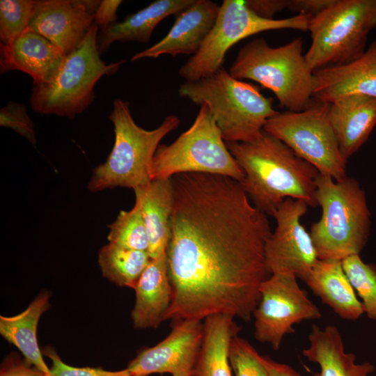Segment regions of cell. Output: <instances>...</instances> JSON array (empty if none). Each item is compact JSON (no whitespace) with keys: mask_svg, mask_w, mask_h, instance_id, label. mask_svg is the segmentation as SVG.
<instances>
[{"mask_svg":"<svg viewBox=\"0 0 376 376\" xmlns=\"http://www.w3.org/2000/svg\"><path fill=\"white\" fill-rule=\"evenodd\" d=\"M109 228L107 239L109 243L125 249L148 252V236L137 200L135 199L134 205L131 210H121Z\"/></svg>","mask_w":376,"mask_h":376,"instance_id":"obj_28","label":"cell"},{"mask_svg":"<svg viewBox=\"0 0 376 376\" xmlns=\"http://www.w3.org/2000/svg\"><path fill=\"white\" fill-rule=\"evenodd\" d=\"M185 173L230 177L238 182L244 173L228 149L208 107L200 106L191 127L170 145L160 144L155 154L152 180Z\"/></svg>","mask_w":376,"mask_h":376,"instance_id":"obj_9","label":"cell"},{"mask_svg":"<svg viewBox=\"0 0 376 376\" xmlns=\"http://www.w3.org/2000/svg\"><path fill=\"white\" fill-rule=\"evenodd\" d=\"M244 3L256 15L267 19H274L277 13L288 6V0H244Z\"/></svg>","mask_w":376,"mask_h":376,"instance_id":"obj_35","label":"cell"},{"mask_svg":"<svg viewBox=\"0 0 376 376\" xmlns=\"http://www.w3.org/2000/svg\"><path fill=\"white\" fill-rule=\"evenodd\" d=\"M308 339L309 345L302 354L319 365L320 371L314 376H369L375 371L373 363H357L356 356L345 352L341 334L334 325L321 328L313 324Z\"/></svg>","mask_w":376,"mask_h":376,"instance_id":"obj_21","label":"cell"},{"mask_svg":"<svg viewBox=\"0 0 376 376\" xmlns=\"http://www.w3.org/2000/svg\"><path fill=\"white\" fill-rule=\"evenodd\" d=\"M180 97L206 104L225 142L250 143L262 134L267 120L278 111L274 99L253 84L232 77L223 67L178 88Z\"/></svg>","mask_w":376,"mask_h":376,"instance_id":"obj_4","label":"cell"},{"mask_svg":"<svg viewBox=\"0 0 376 376\" xmlns=\"http://www.w3.org/2000/svg\"><path fill=\"white\" fill-rule=\"evenodd\" d=\"M194 0H157L138 12L127 15L102 30L97 36L100 54L107 50L115 42L146 43L157 24L171 15H176L194 3Z\"/></svg>","mask_w":376,"mask_h":376,"instance_id":"obj_24","label":"cell"},{"mask_svg":"<svg viewBox=\"0 0 376 376\" xmlns=\"http://www.w3.org/2000/svg\"><path fill=\"white\" fill-rule=\"evenodd\" d=\"M50 294L43 290L22 313L10 317L0 316V334L14 345L29 364L52 376L38 346L37 327L42 315L50 307Z\"/></svg>","mask_w":376,"mask_h":376,"instance_id":"obj_25","label":"cell"},{"mask_svg":"<svg viewBox=\"0 0 376 376\" xmlns=\"http://www.w3.org/2000/svg\"><path fill=\"white\" fill-rule=\"evenodd\" d=\"M260 300L255 308L254 336L260 343L279 350L283 338L295 332L293 325L304 320L319 319V308L288 274H273L259 288Z\"/></svg>","mask_w":376,"mask_h":376,"instance_id":"obj_12","label":"cell"},{"mask_svg":"<svg viewBox=\"0 0 376 376\" xmlns=\"http://www.w3.org/2000/svg\"><path fill=\"white\" fill-rule=\"evenodd\" d=\"M131 318L135 329L157 328L164 321L172 298L166 255L151 259L135 288Z\"/></svg>","mask_w":376,"mask_h":376,"instance_id":"obj_20","label":"cell"},{"mask_svg":"<svg viewBox=\"0 0 376 376\" xmlns=\"http://www.w3.org/2000/svg\"><path fill=\"white\" fill-rule=\"evenodd\" d=\"M375 27L376 0H334L309 22L308 66L314 72L357 60Z\"/></svg>","mask_w":376,"mask_h":376,"instance_id":"obj_8","label":"cell"},{"mask_svg":"<svg viewBox=\"0 0 376 376\" xmlns=\"http://www.w3.org/2000/svg\"><path fill=\"white\" fill-rule=\"evenodd\" d=\"M120 0L101 1L95 14L94 24L102 30L116 22V12L122 3Z\"/></svg>","mask_w":376,"mask_h":376,"instance_id":"obj_36","label":"cell"},{"mask_svg":"<svg viewBox=\"0 0 376 376\" xmlns=\"http://www.w3.org/2000/svg\"><path fill=\"white\" fill-rule=\"evenodd\" d=\"M0 376H50L22 359L16 353H11L3 359Z\"/></svg>","mask_w":376,"mask_h":376,"instance_id":"obj_34","label":"cell"},{"mask_svg":"<svg viewBox=\"0 0 376 376\" xmlns=\"http://www.w3.org/2000/svg\"><path fill=\"white\" fill-rule=\"evenodd\" d=\"M97 41V26L94 24L80 45L65 56L52 81L33 82L30 104L35 112L72 119L88 108L99 79L113 75L126 62L107 64L100 58Z\"/></svg>","mask_w":376,"mask_h":376,"instance_id":"obj_7","label":"cell"},{"mask_svg":"<svg viewBox=\"0 0 376 376\" xmlns=\"http://www.w3.org/2000/svg\"><path fill=\"white\" fill-rule=\"evenodd\" d=\"M36 1H0V39L8 44L25 32L33 15Z\"/></svg>","mask_w":376,"mask_h":376,"instance_id":"obj_30","label":"cell"},{"mask_svg":"<svg viewBox=\"0 0 376 376\" xmlns=\"http://www.w3.org/2000/svg\"><path fill=\"white\" fill-rule=\"evenodd\" d=\"M100 1L36 0L27 30L44 36L67 56L80 45L94 24Z\"/></svg>","mask_w":376,"mask_h":376,"instance_id":"obj_15","label":"cell"},{"mask_svg":"<svg viewBox=\"0 0 376 376\" xmlns=\"http://www.w3.org/2000/svg\"><path fill=\"white\" fill-rule=\"evenodd\" d=\"M261 361L266 367L269 376H301L290 366L276 362L268 357L261 356Z\"/></svg>","mask_w":376,"mask_h":376,"instance_id":"obj_38","label":"cell"},{"mask_svg":"<svg viewBox=\"0 0 376 376\" xmlns=\"http://www.w3.org/2000/svg\"><path fill=\"white\" fill-rule=\"evenodd\" d=\"M328 117L343 158L352 157L376 125V97L354 93L329 103Z\"/></svg>","mask_w":376,"mask_h":376,"instance_id":"obj_18","label":"cell"},{"mask_svg":"<svg viewBox=\"0 0 376 376\" xmlns=\"http://www.w3.org/2000/svg\"><path fill=\"white\" fill-rule=\"evenodd\" d=\"M316 186L315 200L322 214L309 233L319 260L342 261L359 255L370 228V212L364 190L353 178L336 180L320 173Z\"/></svg>","mask_w":376,"mask_h":376,"instance_id":"obj_3","label":"cell"},{"mask_svg":"<svg viewBox=\"0 0 376 376\" xmlns=\"http://www.w3.org/2000/svg\"><path fill=\"white\" fill-rule=\"evenodd\" d=\"M109 119L113 125L114 144L106 162L94 168L88 189L97 192L119 187L134 190L148 184L159 143L179 126L180 118L170 114L157 128L146 130L134 122L129 102L116 99Z\"/></svg>","mask_w":376,"mask_h":376,"instance_id":"obj_6","label":"cell"},{"mask_svg":"<svg viewBox=\"0 0 376 376\" xmlns=\"http://www.w3.org/2000/svg\"><path fill=\"white\" fill-rule=\"evenodd\" d=\"M308 207L301 200L289 198L274 214L276 226L265 247L269 275L288 274L304 281L319 260L311 235L301 223Z\"/></svg>","mask_w":376,"mask_h":376,"instance_id":"obj_13","label":"cell"},{"mask_svg":"<svg viewBox=\"0 0 376 376\" xmlns=\"http://www.w3.org/2000/svg\"><path fill=\"white\" fill-rule=\"evenodd\" d=\"M329 104L313 100L301 111L277 112L269 118L263 130L281 140L318 172L336 180L347 177L343 158L331 126Z\"/></svg>","mask_w":376,"mask_h":376,"instance_id":"obj_11","label":"cell"},{"mask_svg":"<svg viewBox=\"0 0 376 376\" xmlns=\"http://www.w3.org/2000/svg\"><path fill=\"white\" fill-rule=\"evenodd\" d=\"M234 318L216 314L204 320L202 344L191 376H232L228 350L240 330Z\"/></svg>","mask_w":376,"mask_h":376,"instance_id":"obj_26","label":"cell"},{"mask_svg":"<svg viewBox=\"0 0 376 376\" xmlns=\"http://www.w3.org/2000/svg\"><path fill=\"white\" fill-rule=\"evenodd\" d=\"M228 359L235 376H269L261 355L246 340L237 335L230 341Z\"/></svg>","mask_w":376,"mask_h":376,"instance_id":"obj_31","label":"cell"},{"mask_svg":"<svg viewBox=\"0 0 376 376\" xmlns=\"http://www.w3.org/2000/svg\"><path fill=\"white\" fill-rule=\"evenodd\" d=\"M244 173L239 182L253 205L272 216L286 198L318 206V171L279 139L263 131L250 143L226 142Z\"/></svg>","mask_w":376,"mask_h":376,"instance_id":"obj_2","label":"cell"},{"mask_svg":"<svg viewBox=\"0 0 376 376\" xmlns=\"http://www.w3.org/2000/svg\"><path fill=\"white\" fill-rule=\"evenodd\" d=\"M173 206L166 251L172 288L164 321L226 314L249 321L270 275L267 215L234 179L185 173L171 178Z\"/></svg>","mask_w":376,"mask_h":376,"instance_id":"obj_1","label":"cell"},{"mask_svg":"<svg viewBox=\"0 0 376 376\" xmlns=\"http://www.w3.org/2000/svg\"><path fill=\"white\" fill-rule=\"evenodd\" d=\"M150 260L147 251L125 249L109 242L98 252L102 276L118 286L133 290Z\"/></svg>","mask_w":376,"mask_h":376,"instance_id":"obj_27","label":"cell"},{"mask_svg":"<svg viewBox=\"0 0 376 376\" xmlns=\"http://www.w3.org/2000/svg\"><path fill=\"white\" fill-rule=\"evenodd\" d=\"M341 262L350 283L361 299L365 313L376 320V266L365 263L359 255L350 256Z\"/></svg>","mask_w":376,"mask_h":376,"instance_id":"obj_29","label":"cell"},{"mask_svg":"<svg viewBox=\"0 0 376 376\" xmlns=\"http://www.w3.org/2000/svg\"><path fill=\"white\" fill-rule=\"evenodd\" d=\"M313 97L327 103L345 95L360 93L376 97V41L357 60L314 72Z\"/></svg>","mask_w":376,"mask_h":376,"instance_id":"obj_19","label":"cell"},{"mask_svg":"<svg viewBox=\"0 0 376 376\" xmlns=\"http://www.w3.org/2000/svg\"><path fill=\"white\" fill-rule=\"evenodd\" d=\"M334 0H288L287 8L296 15H316L330 6Z\"/></svg>","mask_w":376,"mask_h":376,"instance_id":"obj_37","label":"cell"},{"mask_svg":"<svg viewBox=\"0 0 376 376\" xmlns=\"http://www.w3.org/2000/svg\"><path fill=\"white\" fill-rule=\"evenodd\" d=\"M220 6L210 0H194L175 15L169 33L151 47L135 54L132 61L162 55H194L213 27Z\"/></svg>","mask_w":376,"mask_h":376,"instance_id":"obj_16","label":"cell"},{"mask_svg":"<svg viewBox=\"0 0 376 376\" xmlns=\"http://www.w3.org/2000/svg\"><path fill=\"white\" fill-rule=\"evenodd\" d=\"M304 282L340 318L356 320L365 313L341 261L319 260Z\"/></svg>","mask_w":376,"mask_h":376,"instance_id":"obj_23","label":"cell"},{"mask_svg":"<svg viewBox=\"0 0 376 376\" xmlns=\"http://www.w3.org/2000/svg\"><path fill=\"white\" fill-rule=\"evenodd\" d=\"M43 353L52 361L49 368L52 376H130L127 368L111 371L101 368H78L64 363L57 352L51 347L43 350Z\"/></svg>","mask_w":376,"mask_h":376,"instance_id":"obj_33","label":"cell"},{"mask_svg":"<svg viewBox=\"0 0 376 376\" xmlns=\"http://www.w3.org/2000/svg\"><path fill=\"white\" fill-rule=\"evenodd\" d=\"M170 334L153 347L141 351L127 368L130 376L169 373L191 376L203 337V322L180 320Z\"/></svg>","mask_w":376,"mask_h":376,"instance_id":"obj_14","label":"cell"},{"mask_svg":"<svg viewBox=\"0 0 376 376\" xmlns=\"http://www.w3.org/2000/svg\"><path fill=\"white\" fill-rule=\"evenodd\" d=\"M134 191L148 233V253L150 259L164 256L166 255L170 240L173 206L171 178L154 180Z\"/></svg>","mask_w":376,"mask_h":376,"instance_id":"obj_22","label":"cell"},{"mask_svg":"<svg viewBox=\"0 0 376 376\" xmlns=\"http://www.w3.org/2000/svg\"><path fill=\"white\" fill-rule=\"evenodd\" d=\"M228 72L268 88L286 111H303L313 100L314 72L303 54L301 38L276 47L262 38H255L239 50Z\"/></svg>","mask_w":376,"mask_h":376,"instance_id":"obj_5","label":"cell"},{"mask_svg":"<svg viewBox=\"0 0 376 376\" xmlns=\"http://www.w3.org/2000/svg\"><path fill=\"white\" fill-rule=\"evenodd\" d=\"M312 17L299 14L284 19H267L253 13L244 0H224L201 48L179 69L178 75L185 81L207 77L223 67L227 52L240 40L272 30L307 31Z\"/></svg>","mask_w":376,"mask_h":376,"instance_id":"obj_10","label":"cell"},{"mask_svg":"<svg viewBox=\"0 0 376 376\" xmlns=\"http://www.w3.org/2000/svg\"><path fill=\"white\" fill-rule=\"evenodd\" d=\"M0 125L13 129L36 145L34 124L24 104L9 102L2 107L0 110Z\"/></svg>","mask_w":376,"mask_h":376,"instance_id":"obj_32","label":"cell"},{"mask_svg":"<svg viewBox=\"0 0 376 376\" xmlns=\"http://www.w3.org/2000/svg\"><path fill=\"white\" fill-rule=\"evenodd\" d=\"M65 55L44 36L26 30L8 44L0 43L1 72L22 71L33 82L49 83L62 66Z\"/></svg>","mask_w":376,"mask_h":376,"instance_id":"obj_17","label":"cell"}]
</instances>
